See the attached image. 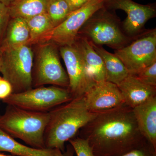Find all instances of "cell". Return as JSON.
I'll list each match as a JSON object with an SVG mask.
<instances>
[{
    "label": "cell",
    "instance_id": "cell-1",
    "mask_svg": "<svg viewBox=\"0 0 156 156\" xmlns=\"http://www.w3.org/2000/svg\"><path fill=\"white\" fill-rule=\"evenodd\" d=\"M95 156H118L139 147L147 140L138 129L133 109L126 105L97 113L80 130Z\"/></svg>",
    "mask_w": 156,
    "mask_h": 156
},
{
    "label": "cell",
    "instance_id": "cell-2",
    "mask_svg": "<svg viewBox=\"0 0 156 156\" xmlns=\"http://www.w3.org/2000/svg\"><path fill=\"white\" fill-rule=\"evenodd\" d=\"M49 113L44 133L45 146L62 152L65 150L66 143L75 137L81 128L97 115L87 108L84 95L74 98Z\"/></svg>",
    "mask_w": 156,
    "mask_h": 156
},
{
    "label": "cell",
    "instance_id": "cell-3",
    "mask_svg": "<svg viewBox=\"0 0 156 156\" xmlns=\"http://www.w3.org/2000/svg\"><path fill=\"white\" fill-rule=\"evenodd\" d=\"M49 119V112L30 111L7 105L5 112L0 115V129L31 147L47 148L44 133Z\"/></svg>",
    "mask_w": 156,
    "mask_h": 156
},
{
    "label": "cell",
    "instance_id": "cell-4",
    "mask_svg": "<svg viewBox=\"0 0 156 156\" xmlns=\"http://www.w3.org/2000/svg\"><path fill=\"white\" fill-rule=\"evenodd\" d=\"M79 34L95 45H106L115 50L128 45L132 39L124 33L114 10L105 5L87 20Z\"/></svg>",
    "mask_w": 156,
    "mask_h": 156
},
{
    "label": "cell",
    "instance_id": "cell-5",
    "mask_svg": "<svg viewBox=\"0 0 156 156\" xmlns=\"http://www.w3.org/2000/svg\"><path fill=\"white\" fill-rule=\"evenodd\" d=\"M0 73L9 82L12 93L27 91L32 87L34 53L27 45L0 50Z\"/></svg>",
    "mask_w": 156,
    "mask_h": 156
},
{
    "label": "cell",
    "instance_id": "cell-6",
    "mask_svg": "<svg viewBox=\"0 0 156 156\" xmlns=\"http://www.w3.org/2000/svg\"><path fill=\"white\" fill-rule=\"evenodd\" d=\"M73 98L67 88L52 86L33 88L20 93H12L2 101L7 105L36 112H48Z\"/></svg>",
    "mask_w": 156,
    "mask_h": 156
},
{
    "label": "cell",
    "instance_id": "cell-7",
    "mask_svg": "<svg viewBox=\"0 0 156 156\" xmlns=\"http://www.w3.org/2000/svg\"><path fill=\"white\" fill-rule=\"evenodd\" d=\"M58 55L56 46L53 44L40 47L33 68V88L51 85L68 89V76Z\"/></svg>",
    "mask_w": 156,
    "mask_h": 156
},
{
    "label": "cell",
    "instance_id": "cell-8",
    "mask_svg": "<svg viewBox=\"0 0 156 156\" xmlns=\"http://www.w3.org/2000/svg\"><path fill=\"white\" fill-rule=\"evenodd\" d=\"M129 74L135 75L156 62V29L143 31L131 43L115 50Z\"/></svg>",
    "mask_w": 156,
    "mask_h": 156
},
{
    "label": "cell",
    "instance_id": "cell-9",
    "mask_svg": "<svg viewBox=\"0 0 156 156\" xmlns=\"http://www.w3.org/2000/svg\"><path fill=\"white\" fill-rule=\"evenodd\" d=\"M106 0H90L80 9L70 13L66 19L40 40L51 41L60 47L72 45L79 31L96 11L104 6Z\"/></svg>",
    "mask_w": 156,
    "mask_h": 156
},
{
    "label": "cell",
    "instance_id": "cell-10",
    "mask_svg": "<svg viewBox=\"0 0 156 156\" xmlns=\"http://www.w3.org/2000/svg\"><path fill=\"white\" fill-rule=\"evenodd\" d=\"M105 6L111 10H122L127 17L122 22L124 33L131 38L136 37L144 31L148 20L156 17L155 4L144 5L132 0H106Z\"/></svg>",
    "mask_w": 156,
    "mask_h": 156
},
{
    "label": "cell",
    "instance_id": "cell-11",
    "mask_svg": "<svg viewBox=\"0 0 156 156\" xmlns=\"http://www.w3.org/2000/svg\"><path fill=\"white\" fill-rule=\"evenodd\" d=\"M59 51L67 70L69 90L73 98L83 96L96 83L89 74L74 44L61 46Z\"/></svg>",
    "mask_w": 156,
    "mask_h": 156
},
{
    "label": "cell",
    "instance_id": "cell-12",
    "mask_svg": "<svg viewBox=\"0 0 156 156\" xmlns=\"http://www.w3.org/2000/svg\"><path fill=\"white\" fill-rule=\"evenodd\" d=\"M84 96L87 108L92 112H100L126 105L118 86L108 81L96 83Z\"/></svg>",
    "mask_w": 156,
    "mask_h": 156
},
{
    "label": "cell",
    "instance_id": "cell-13",
    "mask_svg": "<svg viewBox=\"0 0 156 156\" xmlns=\"http://www.w3.org/2000/svg\"><path fill=\"white\" fill-rule=\"evenodd\" d=\"M118 87L125 104L132 108L156 96V87L144 84L132 75L129 74Z\"/></svg>",
    "mask_w": 156,
    "mask_h": 156
},
{
    "label": "cell",
    "instance_id": "cell-14",
    "mask_svg": "<svg viewBox=\"0 0 156 156\" xmlns=\"http://www.w3.org/2000/svg\"><path fill=\"white\" fill-rule=\"evenodd\" d=\"M132 109L140 131L156 150V96Z\"/></svg>",
    "mask_w": 156,
    "mask_h": 156
},
{
    "label": "cell",
    "instance_id": "cell-15",
    "mask_svg": "<svg viewBox=\"0 0 156 156\" xmlns=\"http://www.w3.org/2000/svg\"><path fill=\"white\" fill-rule=\"evenodd\" d=\"M77 49L86 68L95 83L105 81L103 60L86 37L79 35L73 44Z\"/></svg>",
    "mask_w": 156,
    "mask_h": 156
},
{
    "label": "cell",
    "instance_id": "cell-16",
    "mask_svg": "<svg viewBox=\"0 0 156 156\" xmlns=\"http://www.w3.org/2000/svg\"><path fill=\"white\" fill-rule=\"evenodd\" d=\"M0 50L30 43V35L26 21L23 18H11L6 27Z\"/></svg>",
    "mask_w": 156,
    "mask_h": 156
},
{
    "label": "cell",
    "instance_id": "cell-17",
    "mask_svg": "<svg viewBox=\"0 0 156 156\" xmlns=\"http://www.w3.org/2000/svg\"><path fill=\"white\" fill-rule=\"evenodd\" d=\"M91 43L94 50L103 60L105 71V81L118 86L129 75L128 70L115 54L109 53L102 46Z\"/></svg>",
    "mask_w": 156,
    "mask_h": 156
},
{
    "label": "cell",
    "instance_id": "cell-18",
    "mask_svg": "<svg viewBox=\"0 0 156 156\" xmlns=\"http://www.w3.org/2000/svg\"><path fill=\"white\" fill-rule=\"evenodd\" d=\"M2 151L17 156H55L56 149L36 148L23 145L0 129V152Z\"/></svg>",
    "mask_w": 156,
    "mask_h": 156
},
{
    "label": "cell",
    "instance_id": "cell-19",
    "mask_svg": "<svg viewBox=\"0 0 156 156\" xmlns=\"http://www.w3.org/2000/svg\"><path fill=\"white\" fill-rule=\"evenodd\" d=\"M50 0H20L9 7L10 18L23 19L47 13Z\"/></svg>",
    "mask_w": 156,
    "mask_h": 156
},
{
    "label": "cell",
    "instance_id": "cell-20",
    "mask_svg": "<svg viewBox=\"0 0 156 156\" xmlns=\"http://www.w3.org/2000/svg\"><path fill=\"white\" fill-rule=\"evenodd\" d=\"M25 20L30 32V43L41 40L55 27L47 13Z\"/></svg>",
    "mask_w": 156,
    "mask_h": 156
},
{
    "label": "cell",
    "instance_id": "cell-21",
    "mask_svg": "<svg viewBox=\"0 0 156 156\" xmlns=\"http://www.w3.org/2000/svg\"><path fill=\"white\" fill-rule=\"evenodd\" d=\"M71 13L66 0H50L47 13L55 27L66 19Z\"/></svg>",
    "mask_w": 156,
    "mask_h": 156
},
{
    "label": "cell",
    "instance_id": "cell-22",
    "mask_svg": "<svg viewBox=\"0 0 156 156\" xmlns=\"http://www.w3.org/2000/svg\"><path fill=\"white\" fill-rule=\"evenodd\" d=\"M69 142L72 146L77 156H95L87 140L77 136Z\"/></svg>",
    "mask_w": 156,
    "mask_h": 156
},
{
    "label": "cell",
    "instance_id": "cell-23",
    "mask_svg": "<svg viewBox=\"0 0 156 156\" xmlns=\"http://www.w3.org/2000/svg\"><path fill=\"white\" fill-rule=\"evenodd\" d=\"M146 85L156 87V62L134 75Z\"/></svg>",
    "mask_w": 156,
    "mask_h": 156
},
{
    "label": "cell",
    "instance_id": "cell-24",
    "mask_svg": "<svg viewBox=\"0 0 156 156\" xmlns=\"http://www.w3.org/2000/svg\"><path fill=\"white\" fill-rule=\"evenodd\" d=\"M118 156H156V150L147 141L139 147Z\"/></svg>",
    "mask_w": 156,
    "mask_h": 156
},
{
    "label": "cell",
    "instance_id": "cell-25",
    "mask_svg": "<svg viewBox=\"0 0 156 156\" xmlns=\"http://www.w3.org/2000/svg\"><path fill=\"white\" fill-rule=\"evenodd\" d=\"M10 18L9 7L0 2V39L5 33Z\"/></svg>",
    "mask_w": 156,
    "mask_h": 156
},
{
    "label": "cell",
    "instance_id": "cell-26",
    "mask_svg": "<svg viewBox=\"0 0 156 156\" xmlns=\"http://www.w3.org/2000/svg\"><path fill=\"white\" fill-rule=\"evenodd\" d=\"M12 93V88L8 81L0 76V99H5Z\"/></svg>",
    "mask_w": 156,
    "mask_h": 156
},
{
    "label": "cell",
    "instance_id": "cell-27",
    "mask_svg": "<svg viewBox=\"0 0 156 156\" xmlns=\"http://www.w3.org/2000/svg\"><path fill=\"white\" fill-rule=\"evenodd\" d=\"M71 12L76 11L85 5L90 0H66Z\"/></svg>",
    "mask_w": 156,
    "mask_h": 156
},
{
    "label": "cell",
    "instance_id": "cell-28",
    "mask_svg": "<svg viewBox=\"0 0 156 156\" xmlns=\"http://www.w3.org/2000/svg\"><path fill=\"white\" fill-rule=\"evenodd\" d=\"M75 151L72 146L68 144L66 147V149L64 151H61L59 150L56 149L55 156H74Z\"/></svg>",
    "mask_w": 156,
    "mask_h": 156
},
{
    "label": "cell",
    "instance_id": "cell-29",
    "mask_svg": "<svg viewBox=\"0 0 156 156\" xmlns=\"http://www.w3.org/2000/svg\"><path fill=\"white\" fill-rule=\"evenodd\" d=\"M19 1L20 0H0V2L7 7H9Z\"/></svg>",
    "mask_w": 156,
    "mask_h": 156
},
{
    "label": "cell",
    "instance_id": "cell-30",
    "mask_svg": "<svg viewBox=\"0 0 156 156\" xmlns=\"http://www.w3.org/2000/svg\"><path fill=\"white\" fill-rule=\"evenodd\" d=\"M0 156H11L10 155H7L5 154L2 153L1 152H0Z\"/></svg>",
    "mask_w": 156,
    "mask_h": 156
},
{
    "label": "cell",
    "instance_id": "cell-31",
    "mask_svg": "<svg viewBox=\"0 0 156 156\" xmlns=\"http://www.w3.org/2000/svg\"><path fill=\"white\" fill-rule=\"evenodd\" d=\"M0 67H1V52H0Z\"/></svg>",
    "mask_w": 156,
    "mask_h": 156
}]
</instances>
